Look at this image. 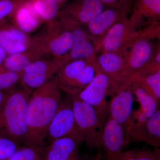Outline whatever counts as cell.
<instances>
[{"instance_id":"cell-20","label":"cell","mask_w":160,"mask_h":160,"mask_svg":"<svg viewBox=\"0 0 160 160\" xmlns=\"http://www.w3.org/2000/svg\"><path fill=\"white\" fill-rule=\"evenodd\" d=\"M12 19L13 25L27 34L35 31L43 23L26 1L18 7Z\"/></svg>"},{"instance_id":"cell-16","label":"cell","mask_w":160,"mask_h":160,"mask_svg":"<svg viewBox=\"0 0 160 160\" xmlns=\"http://www.w3.org/2000/svg\"><path fill=\"white\" fill-rule=\"evenodd\" d=\"M129 10L106 8L87 25V32L94 44L101 39L112 26L128 17Z\"/></svg>"},{"instance_id":"cell-30","label":"cell","mask_w":160,"mask_h":160,"mask_svg":"<svg viewBox=\"0 0 160 160\" xmlns=\"http://www.w3.org/2000/svg\"><path fill=\"white\" fill-rule=\"evenodd\" d=\"M21 146L19 143L0 133V160H8Z\"/></svg>"},{"instance_id":"cell-22","label":"cell","mask_w":160,"mask_h":160,"mask_svg":"<svg viewBox=\"0 0 160 160\" xmlns=\"http://www.w3.org/2000/svg\"><path fill=\"white\" fill-rule=\"evenodd\" d=\"M45 58L33 48L15 54L8 55L3 64V67L9 71L22 72L23 70L30 63Z\"/></svg>"},{"instance_id":"cell-36","label":"cell","mask_w":160,"mask_h":160,"mask_svg":"<svg viewBox=\"0 0 160 160\" xmlns=\"http://www.w3.org/2000/svg\"><path fill=\"white\" fill-rule=\"evenodd\" d=\"M20 1H26V0H20Z\"/></svg>"},{"instance_id":"cell-3","label":"cell","mask_w":160,"mask_h":160,"mask_svg":"<svg viewBox=\"0 0 160 160\" xmlns=\"http://www.w3.org/2000/svg\"><path fill=\"white\" fill-rule=\"evenodd\" d=\"M73 44L71 33L58 18L46 23L44 30L32 37V48L37 49L45 58H61L69 53Z\"/></svg>"},{"instance_id":"cell-13","label":"cell","mask_w":160,"mask_h":160,"mask_svg":"<svg viewBox=\"0 0 160 160\" xmlns=\"http://www.w3.org/2000/svg\"><path fill=\"white\" fill-rule=\"evenodd\" d=\"M133 94L131 85L119 87L109 103L108 117L121 124L125 131L133 113Z\"/></svg>"},{"instance_id":"cell-21","label":"cell","mask_w":160,"mask_h":160,"mask_svg":"<svg viewBox=\"0 0 160 160\" xmlns=\"http://www.w3.org/2000/svg\"><path fill=\"white\" fill-rule=\"evenodd\" d=\"M132 83H136L145 89L153 97L157 102L159 104L160 71L152 73H146L138 71L129 78L123 82L119 86L118 88L120 87L129 86Z\"/></svg>"},{"instance_id":"cell-23","label":"cell","mask_w":160,"mask_h":160,"mask_svg":"<svg viewBox=\"0 0 160 160\" xmlns=\"http://www.w3.org/2000/svg\"><path fill=\"white\" fill-rule=\"evenodd\" d=\"M43 23L57 19L60 8L56 0H26Z\"/></svg>"},{"instance_id":"cell-7","label":"cell","mask_w":160,"mask_h":160,"mask_svg":"<svg viewBox=\"0 0 160 160\" xmlns=\"http://www.w3.org/2000/svg\"><path fill=\"white\" fill-rule=\"evenodd\" d=\"M138 37V30L132 29L129 18H125L115 24L101 39L95 43L97 54L109 52L126 55Z\"/></svg>"},{"instance_id":"cell-32","label":"cell","mask_w":160,"mask_h":160,"mask_svg":"<svg viewBox=\"0 0 160 160\" xmlns=\"http://www.w3.org/2000/svg\"><path fill=\"white\" fill-rule=\"evenodd\" d=\"M10 91H0V111L4 106Z\"/></svg>"},{"instance_id":"cell-19","label":"cell","mask_w":160,"mask_h":160,"mask_svg":"<svg viewBox=\"0 0 160 160\" xmlns=\"http://www.w3.org/2000/svg\"><path fill=\"white\" fill-rule=\"evenodd\" d=\"M126 56L109 52H100L97 56L95 69L102 72L111 80L110 95L113 94L116 89L118 79L126 65Z\"/></svg>"},{"instance_id":"cell-2","label":"cell","mask_w":160,"mask_h":160,"mask_svg":"<svg viewBox=\"0 0 160 160\" xmlns=\"http://www.w3.org/2000/svg\"><path fill=\"white\" fill-rule=\"evenodd\" d=\"M31 93L22 88L12 89L0 111V133L24 145L28 134L27 103Z\"/></svg>"},{"instance_id":"cell-12","label":"cell","mask_w":160,"mask_h":160,"mask_svg":"<svg viewBox=\"0 0 160 160\" xmlns=\"http://www.w3.org/2000/svg\"><path fill=\"white\" fill-rule=\"evenodd\" d=\"M73 135L82 136L78 130L71 100L69 98L67 99L62 100L49 124L47 130L48 142Z\"/></svg>"},{"instance_id":"cell-8","label":"cell","mask_w":160,"mask_h":160,"mask_svg":"<svg viewBox=\"0 0 160 160\" xmlns=\"http://www.w3.org/2000/svg\"><path fill=\"white\" fill-rule=\"evenodd\" d=\"M95 70L93 79L77 96L92 106L100 120L104 123L109 113V103L106 96L109 94L112 82L102 72Z\"/></svg>"},{"instance_id":"cell-25","label":"cell","mask_w":160,"mask_h":160,"mask_svg":"<svg viewBox=\"0 0 160 160\" xmlns=\"http://www.w3.org/2000/svg\"><path fill=\"white\" fill-rule=\"evenodd\" d=\"M132 91L140 105V108L151 118L158 109L159 104L151 95L136 83L131 84Z\"/></svg>"},{"instance_id":"cell-14","label":"cell","mask_w":160,"mask_h":160,"mask_svg":"<svg viewBox=\"0 0 160 160\" xmlns=\"http://www.w3.org/2000/svg\"><path fill=\"white\" fill-rule=\"evenodd\" d=\"M84 142L80 136H69L50 142L43 148L45 160H84L80 146Z\"/></svg>"},{"instance_id":"cell-27","label":"cell","mask_w":160,"mask_h":160,"mask_svg":"<svg viewBox=\"0 0 160 160\" xmlns=\"http://www.w3.org/2000/svg\"><path fill=\"white\" fill-rule=\"evenodd\" d=\"M121 160H160L158 148L152 149H134L124 152Z\"/></svg>"},{"instance_id":"cell-34","label":"cell","mask_w":160,"mask_h":160,"mask_svg":"<svg viewBox=\"0 0 160 160\" xmlns=\"http://www.w3.org/2000/svg\"><path fill=\"white\" fill-rule=\"evenodd\" d=\"M91 160H104L102 153L99 151H98L96 154Z\"/></svg>"},{"instance_id":"cell-10","label":"cell","mask_w":160,"mask_h":160,"mask_svg":"<svg viewBox=\"0 0 160 160\" xmlns=\"http://www.w3.org/2000/svg\"><path fill=\"white\" fill-rule=\"evenodd\" d=\"M64 27L72 35L73 44L69 53L62 58L66 63L72 60H88L92 63L96 60L94 43L83 26L68 18L58 17Z\"/></svg>"},{"instance_id":"cell-17","label":"cell","mask_w":160,"mask_h":160,"mask_svg":"<svg viewBox=\"0 0 160 160\" xmlns=\"http://www.w3.org/2000/svg\"><path fill=\"white\" fill-rule=\"evenodd\" d=\"M132 12L129 18L131 29L138 30L160 21V0H133Z\"/></svg>"},{"instance_id":"cell-15","label":"cell","mask_w":160,"mask_h":160,"mask_svg":"<svg viewBox=\"0 0 160 160\" xmlns=\"http://www.w3.org/2000/svg\"><path fill=\"white\" fill-rule=\"evenodd\" d=\"M106 8L99 0H74L65 5L58 17L68 18L86 26Z\"/></svg>"},{"instance_id":"cell-11","label":"cell","mask_w":160,"mask_h":160,"mask_svg":"<svg viewBox=\"0 0 160 160\" xmlns=\"http://www.w3.org/2000/svg\"><path fill=\"white\" fill-rule=\"evenodd\" d=\"M152 41L148 38H140L132 43L126 56V65L118 79L116 90L123 82L141 70L152 59L156 49Z\"/></svg>"},{"instance_id":"cell-1","label":"cell","mask_w":160,"mask_h":160,"mask_svg":"<svg viewBox=\"0 0 160 160\" xmlns=\"http://www.w3.org/2000/svg\"><path fill=\"white\" fill-rule=\"evenodd\" d=\"M62 100L61 89L53 78L31 92L26 111V146L44 148L48 145V128Z\"/></svg>"},{"instance_id":"cell-26","label":"cell","mask_w":160,"mask_h":160,"mask_svg":"<svg viewBox=\"0 0 160 160\" xmlns=\"http://www.w3.org/2000/svg\"><path fill=\"white\" fill-rule=\"evenodd\" d=\"M43 148L26 145L21 146L8 160H45Z\"/></svg>"},{"instance_id":"cell-24","label":"cell","mask_w":160,"mask_h":160,"mask_svg":"<svg viewBox=\"0 0 160 160\" xmlns=\"http://www.w3.org/2000/svg\"><path fill=\"white\" fill-rule=\"evenodd\" d=\"M142 142L154 147L160 146V110L158 109L146 122Z\"/></svg>"},{"instance_id":"cell-35","label":"cell","mask_w":160,"mask_h":160,"mask_svg":"<svg viewBox=\"0 0 160 160\" xmlns=\"http://www.w3.org/2000/svg\"><path fill=\"white\" fill-rule=\"evenodd\" d=\"M56 1L57 2L58 5L60 9V8L66 5L68 0H56Z\"/></svg>"},{"instance_id":"cell-9","label":"cell","mask_w":160,"mask_h":160,"mask_svg":"<svg viewBox=\"0 0 160 160\" xmlns=\"http://www.w3.org/2000/svg\"><path fill=\"white\" fill-rule=\"evenodd\" d=\"M130 142L124 127L108 117L103 124L98 149L104 160H121L124 148Z\"/></svg>"},{"instance_id":"cell-5","label":"cell","mask_w":160,"mask_h":160,"mask_svg":"<svg viewBox=\"0 0 160 160\" xmlns=\"http://www.w3.org/2000/svg\"><path fill=\"white\" fill-rule=\"evenodd\" d=\"M80 134L90 149H98L103 123L94 108L77 96L69 95Z\"/></svg>"},{"instance_id":"cell-29","label":"cell","mask_w":160,"mask_h":160,"mask_svg":"<svg viewBox=\"0 0 160 160\" xmlns=\"http://www.w3.org/2000/svg\"><path fill=\"white\" fill-rule=\"evenodd\" d=\"M26 1L0 0V27L6 25L8 19L12 18L15 12Z\"/></svg>"},{"instance_id":"cell-4","label":"cell","mask_w":160,"mask_h":160,"mask_svg":"<svg viewBox=\"0 0 160 160\" xmlns=\"http://www.w3.org/2000/svg\"><path fill=\"white\" fill-rule=\"evenodd\" d=\"M96 74L93 63L88 60H72L58 70L53 79L61 90L77 96L89 85Z\"/></svg>"},{"instance_id":"cell-6","label":"cell","mask_w":160,"mask_h":160,"mask_svg":"<svg viewBox=\"0 0 160 160\" xmlns=\"http://www.w3.org/2000/svg\"><path fill=\"white\" fill-rule=\"evenodd\" d=\"M66 63L62 57L44 58L37 60L23 70L20 84L23 89L32 92L52 79Z\"/></svg>"},{"instance_id":"cell-33","label":"cell","mask_w":160,"mask_h":160,"mask_svg":"<svg viewBox=\"0 0 160 160\" xmlns=\"http://www.w3.org/2000/svg\"><path fill=\"white\" fill-rule=\"evenodd\" d=\"M8 56L7 52L2 46H0V67L2 66L4 61Z\"/></svg>"},{"instance_id":"cell-18","label":"cell","mask_w":160,"mask_h":160,"mask_svg":"<svg viewBox=\"0 0 160 160\" xmlns=\"http://www.w3.org/2000/svg\"><path fill=\"white\" fill-rule=\"evenodd\" d=\"M32 45V37L14 25L6 24L0 27V46L8 55L26 51Z\"/></svg>"},{"instance_id":"cell-31","label":"cell","mask_w":160,"mask_h":160,"mask_svg":"<svg viewBox=\"0 0 160 160\" xmlns=\"http://www.w3.org/2000/svg\"><path fill=\"white\" fill-rule=\"evenodd\" d=\"M106 8L126 9L130 11L133 0H99Z\"/></svg>"},{"instance_id":"cell-28","label":"cell","mask_w":160,"mask_h":160,"mask_svg":"<svg viewBox=\"0 0 160 160\" xmlns=\"http://www.w3.org/2000/svg\"><path fill=\"white\" fill-rule=\"evenodd\" d=\"M22 72L9 71L3 66L0 67V91H9L20 82Z\"/></svg>"}]
</instances>
